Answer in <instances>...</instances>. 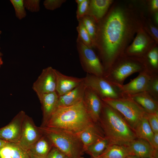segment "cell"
<instances>
[{
  "label": "cell",
  "instance_id": "obj_31",
  "mask_svg": "<svg viewBox=\"0 0 158 158\" xmlns=\"http://www.w3.org/2000/svg\"><path fill=\"white\" fill-rule=\"evenodd\" d=\"M10 2L15 9L16 17L19 20L25 18L26 16V12L23 0H11Z\"/></svg>",
  "mask_w": 158,
  "mask_h": 158
},
{
  "label": "cell",
  "instance_id": "obj_8",
  "mask_svg": "<svg viewBox=\"0 0 158 158\" xmlns=\"http://www.w3.org/2000/svg\"><path fill=\"white\" fill-rule=\"evenodd\" d=\"M76 47L80 63L83 70L87 74L103 77L104 74L103 66L92 48L77 40Z\"/></svg>",
  "mask_w": 158,
  "mask_h": 158
},
{
  "label": "cell",
  "instance_id": "obj_5",
  "mask_svg": "<svg viewBox=\"0 0 158 158\" xmlns=\"http://www.w3.org/2000/svg\"><path fill=\"white\" fill-rule=\"evenodd\" d=\"M144 70L145 66L142 58L124 54L114 63L103 77L118 87L123 84L125 79L130 75Z\"/></svg>",
  "mask_w": 158,
  "mask_h": 158
},
{
  "label": "cell",
  "instance_id": "obj_30",
  "mask_svg": "<svg viewBox=\"0 0 158 158\" xmlns=\"http://www.w3.org/2000/svg\"><path fill=\"white\" fill-rule=\"evenodd\" d=\"M146 92L158 101V75L151 77Z\"/></svg>",
  "mask_w": 158,
  "mask_h": 158
},
{
  "label": "cell",
  "instance_id": "obj_19",
  "mask_svg": "<svg viewBox=\"0 0 158 158\" xmlns=\"http://www.w3.org/2000/svg\"><path fill=\"white\" fill-rule=\"evenodd\" d=\"M114 2L113 0H90L86 15L92 17L97 23L105 15Z\"/></svg>",
  "mask_w": 158,
  "mask_h": 158
},
{
  "label": "cell",
  "instance_id": "obj_25",
  "mask_svg": "<svg viewBox=\"0 0 158 158\" xmlns=\"http://www.w3.org/2000/svg\"><path fill=\"white\" fill-rule=\"evenodd\" d=\"M131 155L128 146L117 145H109L98 157L102 158H126Z\"/></svg>",
  "mask_w": 158,
  "mask_h": 158
},
{
  "label": "cell",
  "instance_id": "obj_11",
  "mask_svg": "<svg viewBox=\"0 0 158 158\" xmlns=\"http://www.w3.org/2000/svg\"><path fill=\"white\" fill-rule=\"evenodd\" d=\"M55 70L51 66L43 69L34 83L32 89L38 97L43 94L56 91V79Z\"/></svg>",
  "mask_w": 158,
  "mask_h": 158
},
{
  "label": "cell",
  "instance_id": "obj_50",
  "mask_svg": "<svg viewBox=\"0 0 158 158\" xmlns=\"http://www.w3.org/2000/svg\"><path fill=\"white\" fill-rule=\"evenodd\" d=\"M1 31L0 30V34H1Z\"/></svg>",
  "mask_w": 158,
  "mask_h": 158
},
{
  "label": "cell",
  "instance_id": "obj_32",
  "mask_svg": "<svg viewBox=\"0 0 158 158\" xmlns=\"http://www.w3.org/2000/svg\"><path fill=\"white\" fill-rule=\"evenodd\" d=\"M10 145L12 148V158H30L27 152L17 144L10 142Z\"/></svg>",
  "mask_w": 158,
  "mask_h": 158
},
{
  "label": "cell",
  "instance_id": "obj_9",
  "mask_svg": "<svg viewBox=\"0 0 158 158\" xmlns=\"http://www.w3.org/2000/svg\"><path fill=\"white\" fill-rule=\"evenodd\" d=\"M157 44L143 27L137 32L133 41L125 50L124 54L141 58Z\"/></svg>",
  "mask_w": 158,
  "mask_h": 158
},
{
  "label": "cell",
  "instance_id": "obj_18",
  "mask_svg": "<svg viewBox=\"0 0 158 158\" xmlns=\"http://www.w3.org/2000/svg\"><path fill=\"white\" fill-rule=\"evenodd\" d=\"M85 86L83 81L77 87L68 92L59 96L57 108L75 105L83 99Z\"/></svg>",
  "mask_w": 158,
  "mask_h": 158
},
{
  "label": "cell",
  "instance_id": "obj_26",
  "mask_svg": "<svg viewBox=\"0 0 158 158\" xmlns=\"http://www.w3.org/2000/svg\"><path fill=\"white\" fill-rule=\"evenodd\" d=\"M109 145V142L104 137L88 146L85 150V152L92 157H98L102 154Z\"/></svg>",
  "mask_w": 158,
  "mask_h": 158
},
{
  "label": "cell",
  "instance_id": "obj_12",
  "mask_svg": "<svg viewBox=\"0 0 158 158\" xmlns=\"http://www.w3.org/2000/svg\"><path fill=\"white\" fill-rule=\"evenodd\" d=\"M26 114L21 111L6 126L0 128V139L11 143H18L20 140L24 118Z\"/></svg>",
  "mask_w": 158,
  "mask_h": 158
},
{
  "label": "cell",
  "instance_id": "obj_17",
  "mask_svg": "<svg viewBox=\"0 0 158 158\" xmlns=\"http://www.w3.org/2000/svg\"><path fill=\"white\" fill-rule=\"evenodd\" d=\"M59 96L54 92L42 95L38 97L42 105L43 121L41 126H44L57 109Z\"/></svg>",
  "mask_w": 158,
  "mask_h": 158
},
{
  "label": "cell",
  "instance_id": "obj_34",
  "mask_svg": "<svg viewBox=\"0 0 158 158\" xmlns=\"http://www.w3.org/2000/svg\"><path fill=\"white\" fill-rule=\"evenodd\" d=\"M147 117L154 133L158 132V112L154 114L147 113Z\"/></svg>",
  "mask_w": 158,
  "mask_h": 158
},
{
  "label": "cell",
  "instance_id": "obj_20",
  "mask_svg": "<svg viewBox=\"0 0 158 158\" xmlns=\"http://www.w3.org/2000/svg\"><path fill=\"white\" fill-rule=\"evenodd\" d=\"M77 135L83 145L84 152L88 146L105 137L102 129L95 123Z\"/></svg>",
  "mask_w": 158,
  "mask_h": 158
},
{
  "label": "cell",
  "instance_id": "obj_49",
  "mask_svg": "<svg viewBox=\"0 0 158 158\" xmlns=\"http://www.w3.org/2000/svg\"><path fill=\"white\" fill-rule=\"evenodd\" d=\"M79 158H84L83 157H79Z\"/></svg>",
  "mask_w": 158,
  "mask_h": 158
},
{
  "label": "cell",
  "instance_id": "obj_45",
  "mask_svg": "<svg viewBox=\"0 0 158 158\" xmlns=\"http://www.w3.org/2000/svg\"><path fill=\"white\" fill-rule=\"evenodd\" d=\"M3 63V61H2L1 56H0V67L1 65H2Z\"/></svg>",
  "mask_w": 158,
  "mask_h": 158
},
{
  "label": "cell",
  "instance_id": "obj_15",
  "mask_svg": "<svg viewBox=\"0 0 158 158\" xmlns=\"http://www.w3.org/2000/svg\"><path fill=\"white\" fill-rule=\"evenodd\" d=\"M131 155L138 158H158V151L154 150L147 141L135 139L128 146Z\"/></svg>",
  "mask_w": 158,
  "mask_h": 158
},
{
  "label": "cell",
  "instance_id": "obj_41",
  "mask_svg": "<svg viewBox=\"0 0 158 158\" xmlns=\"http://www.w3.org/2000/svg\"><path fill=\"white\" fill-rule=\"evenodd\" d=\"M9 142L0 139V150L2 148L7 145Z\"/></svg>",
  "mask_w": 158,
  "mask_h": 158
},
{
  "label": "cell",
  "instance_id": "obj_39",
  "mask_svg": "<svg viewBox=\"0 0 158 158\" xmlns=\"http://www.w3.org/2000/svg\"><path fill=\"white\" fill-rule=\"evenodd\" d=\"M148 11L151 14H153L158 12V0L147 1L146 3Z\"/></svg>",
  "mask_w": 158,
  "mask_h": 158
},
{
  "label": "cell",
  "instance_id": "obj_21",
  "mask_svg": "<svg viewBox=\"0 0 158 158\" xmlns=\"http://www.w3.org/2000/svg\"><path fill=\"white\" fill-rule=\"evenodd\" d=\"M140 106L148 114L158 112V101L146 91L127 95Z\"/></svg>",
  "mask_w": 158,
  "mask_h": 158
},
{
  "label": "cell",
  "instance_id": "obj_23",
  "mask_svg": "<svg viewBox=\"0 0 158 158\" xmlns=\"http://www.w3.org/2000/svg\"><path fill=\"white\" fill-rule=\"evenodd\" d=\"M145 70L151 76L158 75V48L157 45L141 58Z\"/></svg>",
  "mask_w": 158,
  "mask_h": 158
},
{
  "label": "cell",
  "instance_id": "obj_35",
  "mask_svg": "<svg viewBox=\"0 0 158 158\" xmlns=\"http://www.w3.org/2000/svg\"><path fill=\"white\" fill-rule=\"evenodd\" d=\"M66 1V0H45L43 4L46 9L52 11L60 7Z\"/></svg>",
  "mask_w": 158,
  "mask_h": 158
},
{
  "label": "cell",
  "instance_id": "obj_3",
  "mask_svg": "<svg viewBox=\"0 0 158 158\" xmlns=\"http://www.w3.org/2000/svg\"><path fill=\"white\" fill-rule=\"evenodd\" d=\"M94 123L83 100L72 106L57 108L42 126L60 128L77 134Z\"/></svg>",
  "mask_w": 158,
  "mask_h": 158
},
{
  "label": "cell",
  "instance_id": "obj_6",
  "mask_svg": "<svg viewBox=\"0 0 158 158\" xmlns=\"http://www.w3.org/2000/svg\"><path fill=\"white\" fill-rule=\"evenodd\" d=\"M101 99L118 112L133 130L147 114L140 106L127 95L118 99L106 98Z\"/></svg>",
  "mask_w": 158,
  "mask_h": 158
},
{
  "label": "cell",
  "instance_id": "obj_27",
  "mask_svg": "<svg viewBox=\"0 0 158 158\" xmlns=\"http://www.w3.org/2000/svg\"><path fill=\"white\" fill-rule=\"evenodd\" d=\"M76 27L78 35L77 40L81 41L88 47L93 48V44L90 36L81 20H78Z\"/></svg>",
  "mask_w": 158,
  "mask_h": 158
},
{
  "label": "cell",
  "instance_id": "obj_33",
  "mask_svg": "<svg viewBox=\"0 0 158 158\" xmlns=\"http://www.w3.org/2000/svg\"><path fill=\"white\" fill-rule=\"evenodd\" d=\"M90 0H84L81 4L78 5L76 11V18L78 20L81 19L87 14Z\"/></svg>",
  "mask_w": 158,
  "mask_h": 158
},
{
  "label": "cell",
  "instance_id": "obj_29",
  "mask_svg": "<svg viewBox=\"0 0 158 158\" xmlns=\"http://www.w3.org/2000/svg\"><path fill=\"white\" fill-rule=\"evenodd\" d=\"M143 28L158 44V28L153 24L150 18H147L146 17L144 23Z\"/></svg>",
  "mask_w": 158,
  "mask_h": 158
},
{
  "label": "cell",
  "instance_id": "obj_44",
  "mask_svg": "<svg viewBox=\"0 0 158 158\" xmlns=\"http://www.w3.org/2000/svg\"><path fill=\"white\" fill-rule=\"evenodd\" d=\"M126 158H138L135 156H132V155H130L128 156Z\"/></svg>",
  "mask_w": 158,
  "mask_h": 158
},
{
  "label": "cell",
  "instance_id": "obj_24",
  "mask_svg": "<svg viewBox=\"0 0 158 158\" xmlns=\"http://www.w3.org/2000/svg\"><path fill=\"white\" fill-rule=\"evenodd\" d=\"M134 130L137 138L146 141L151 145L154 133L148 123L147 114L138 123Z\"/></svg>",
  "mask_w": 158,
  "mask_h": 158
},
{
  "label": "cell",
  "instance_id": "obj_38",
  "mask_svg": "<svg viewBox=\"0 0 158 158\" xmlns=\"http://www.w3.org/2000/svg\"><path fill=\"white\" fill-rule=\"evenodd\" d=\"M12 148L10 142L0 150V158H9L11 157Z\"/></svg>",
  "mask_w": 158,
  "mask_h": 158
},
{
  "label": "cell",
  "instance_id": "obj_42",
  "mask_svg": "<svg viewBox=\"0 0 158 158\" xmlns=\"http://www.w3.org/2000/svg\"><path fill=\"white\" fill-rule=\"evenodd\" d=\"M154 20L155 23L158 25V12H157L153 14Z\"/></svg>",
  "mask_w": 158,
  "mask_h": 158
},
{
  "label": "cell",
  "instance_id": "obj_2",
  "mask_svg": "<svg viewBox=\"0 0 158 158\" xmlns=\"http://www.w3.org/2000/svg\"><path fill=\"white\" fill-rule=\"evenodd\" d=\"M99 122L109 145L128 146L137 138L121 115L103 102Z\"/></svg>",
  "mask_w": 158,
  "mask_h": 158
},
{
  "label": "cell",
  "instance_id": "obj_36",
  "mask_svg": "<svg viewBox=\"0 0 158 158\" xmlns=\"http://www.w3.org/2000/svg\"><path fill=\"white\" fill-rule=\"evenodd\" d=\"M39 0H23L25 7L29 11L32 12L38 11L40 9Z\"/></svg>",
  "mask_w": 158,
  "mask_h": 158
},
{
  "label": "cell",
  "instance_id": "obj_43",
  "mask_svg": "<svg viewBox=\"0 0 158 158\" xmlns=\"http://www.w3.org/2000/svg\"><path fill=\"white\" fill-rule=\"evenodd\" d=\"M84 0H76L75 2L77 3L78 5L81 3Z\"/></svg>",
  "mask_w": 158,
  "mask_h": 158
},
{
  "label": "cell",
  "instance_id": "obj_1",
  "mask_svg": "<svg viewBox=\"0 0 158 158\" xmlns=\"http://www.w3.org/2000/svg\"><path fill=\"white\" fill-rule=\"evenodd\" d=\"M133 3L114 1L97 23L93 48L97 50L104 73L124 54L146 18L143 8Z\"/></svg>",
  "mask_w": 158,
  "mask_h": 158
},
{
  "label": "cell",
  "instance_id": "obj_16",
  "mask_svg": "<svg viewBox=\"0 0 158 158\" xmlns=\"http://www.w3.org/2000/svg\"><path fill=\"white\" fill-rule=\"evenodd\" d=\"M56 79V92L59 96L63 95L72 90L83 81L80 78L65 75L55 69Z\"/></svg>",
  "mask_w": 158,
  "mask_h": 158
},
{
  "label": "cell",
  "instance_id": "obj_51",
  "mask_svg": "<svg viewBox=\"0 0 158 158\" xmlns=\"http://www.w3.org/2000/svg\"></svg>",
  "mask_w": 158,
  "mask_h": 158
},
{
  "label": "cell",
  "instance_id": "obj_48",
  "mask_svg": "<svg viewBox=\"0 0 158 158\" xmlns=\"http://www.w3.org/2000/svg\"><path fill=\"white\" fill-rule=\"evenodd\" d=\"M64 158H68V157H67V156H66L64 157Z\"/></svg>",
  "mask_w": 158,
  "mask_h": 158
},
{
  "label": "cell",
  "instance_id": "obj_47",
  "mask_svg": "<svg viewBox=\"0 0 158 158\" xmlns=\"http://www.w3.org/2000/svg\"><path fill=\"white\" fill-rule=\"evenodd\" d=\"M2 54L1 53V52L0 51V56H2Z\"/></svg>",
  "mask_w": 158,
  "mask_h": 158
},
{
  "label": "cell",
  "instance_id": "obj_46",
  "mask_svg": "<svg viewBox=\"0 0 158 158\" xmlns=\"http://www.w3.org/2000/svg\"><path fill=\"white\" fill-rule=\"evenodd\" d=\"M91 158H102L98 157H92Z\"/></svg>",
  "mask_w": 158,
  "mask_h": 158
},
{
  "label": "cell",
  "instance_id": "obj_40",
  "mask_svg": "<svg viewBox=\"0 0 158 158\" xmlns=\"http://www.w3.org/2000/svg\"><path fill=\"white\" fill-rule=\"evenodd\" d=\"M151 145L154 150L157 151L158 150V132L154 134Z\"/></svg>",
  "mask_w": 158,
  "mask_h": 158
},
{
  "label": "cell",
  "instance_id": "obj_37",
  "mask_svg": "<svg viewBox=\"0 0 158 158\" xmlns=\"http://www.w3.org/2000/svg\"><path fill=\"white\" fill-rule=\"evenodd\" d=\"M66 156L60 150L53 146L46 158H64Z\"/></svg>",
  "mask_w": 158,
  "mask_h": 158
},
{
  "label": "cell",
  "instance_id": "obj_28",
  "mask_svg": "<svg viewBox=\"0 0 158 158\" xmlns=\"http://www.w3.org/2000/svg\"><path fill=\"white\" fill-rule=\"evenodd\" d=\"M80 20L88 33L93 46L96 33V23L92 17L87 15L83 16Z\"/></svg>",
  "mask_w": 158,
  "mask_h": 158
},
{
  "label": "cell",
  "instance_id": "obj_4",
  "mask_svg": "<svg viewBox=\"0 0 158 158\" xmlns=\"http://www.w3.org/2000/svg\"><path fill=\"white\" fill-rule=\"evenodd\" d=\"M43 135L54 147L69 158H79L84 152L83 145L77 134L56 128L41 126Z\"/></svg>",
  "mask_w": 158,
  "mask_h": 158
},
{
  "label": "cell",
  "instance_id": "obj_7",
  "mask_svg": "<svg viewBox=\"0 0 158 158\" xmlns=\"http://www.w3.org/2000/svg\"><path fill=\"white\" fill-rule=\"evenodd\" d=\"M83 81L86 87L92 90L101 99L106 98L118 99L125 95L118 87L103 77L87 74L83 78Z\"/></svg>",
  "mask_w": 158,
  "mask_h": 158
},
{
  "label": "cell",
  "instance_id": "obj_10",
  "mask_svg": "<svg viewBox=\"0 0 158 158\" xmlns=\"http://www.w3.org/2000/svg\"><path fill=\"white\" fill-rule=\"evenodd\" d=\"M42 135L40 127L37 126L32 118L26 114L23 123L20 139L17 144L27 152Z\"/></svg>",
  "mask_w": 158,
  "mask_h": 158
},
{
  "label": "cell",
  "instance_id": "obj_22",
  "mask_svg": "<svg viewBox=\"0 0 158 158\" xmlns=\"http://www.w3.org/2000/svg\"><path fill=\"white\" fill-rule=\"evenodd\" d=\"M52 147L49 139L43 135L27 152L30 158H46Z\"/></svg>",
  "mask_w": 158,
  "mask_h": 158
},
{
  "label": "cell",
  "instance_id": "obj_13",
  "mask_svg": "<svg viewBox=\"0 0 158 158\" xmlns=\"http://www.w3.org/2000/svg\"><path fill=\"white\" fill-rule=\"evenodd\" d=\"M152 76L144 70L139 73L138 75L126 84L118 86L122 93L130 95L146 91Z\"/></svg>",
  "mask_w": 158,
  "mask_h": 158
},
{
  "label": "cell",
  "instance_id": "obj_14",
  "mask_svg": "<svg viewBox=\"0 0 158 158\" xmlns=\"http://www.w3.org/2000/svg\"><path fill=\"white\" fill-rule=\"evenodd\" d=\"M83 101L93 122H99L102 107L101 99L89 88L85 86Z\"/></svg>",
  "mask_w": 158,
  "mask_h": 158
}]
</instances>
